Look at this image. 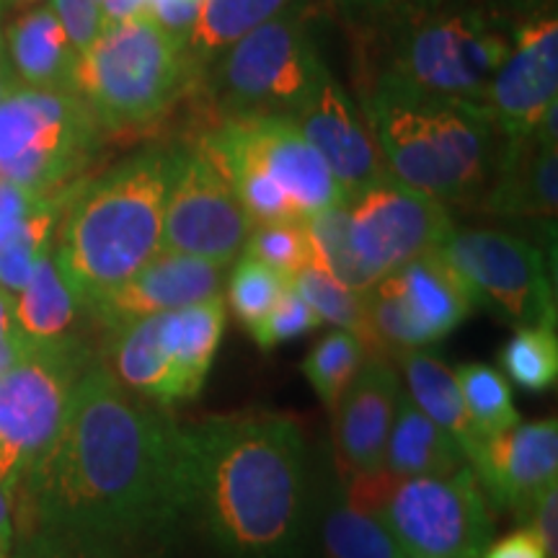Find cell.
Segmentation results:
<instances>
[{
	"label": "cell",
	"mask_w": 558,
	"mask_h": 558,
	"mask_svg": "<svg viewBox=\"0 0 558 558\" xmlns=\"http://www.w3.org/2000/svg\"><path fill=\"white\" fill-rule=\"evenodd\" d=\"M181 429L186 525L199 527L222 558H303L318 494L295 418L254 411Z\"/></svg>",
	"instance_id": "2"
},
{
	"label": "cell",
	"mask_w": 558,
	"mask_h": 558,
	"mask_svg": "<svg viewBox=\"0 0 558 558\" xmlns=\"http://www.w3.org/2000/svg\"><path fill=\"white\" fill-rule=\"evenodd\" d=\"M16 538V520H13V494L0 481V548L11 550Z\"/></svg>",
	"instance_id": "46"
},
{
	"label": "cell",
	"mask_w": 558,
	"mask_h": 558,
	"mask_svg": "<svg viewBox=\"0 0 558 558\" xmlns=\"http://www.w3.org/2000/svg\"><path fill=\"white\" fill-rule=\"evenodd\" d=\"M290 290V279L279 271L264 267L262 262L241 256L228 279V300L235 318L246 326H256Z\"/></svg>",
	"instance_id": "35"
},
{
	"label": "cell",
	"mask_w": 558,
	"mask_h": 558,
	"mask_svg": "<svg viewBox=\"0 0 558 558\" xmlns=\"http://www.w3.org/2000/svg\"><path fill=\"white\" fill-rule=\"evenodd\" d=\"M333 3L347 19L357 21L362 29H367V26L369 29H380L388 21L424 3V0H333Z\"/></svg>",
	"instance_id": "40"
},
{
	"label": "cell",
	"mask_w": 558,
	"mask_h": 558,
	"mask_svg": "<svg viewBox=\"0 0 558 558\" xmlns=\"http://www.w3.org/2000/svg\"><path fill=\"white\" fill-rule=\"evenodd\" d=\"M375 32H386L380 73L424 94L473 104H481L512 39L509 21L450 0H424Z\"/></svg>",
	"instance_id": "6"
},
{
	"label": "cell",
	"mask_w": 558,
	"mask_h": 558,
	"mask_svg": "<svg viewBox=\"0 0 558 558\" xmlns=\"http://www.w3.org/2000/svg\"><path fill=\"white\" fill-rule=\"evenodd\" d=\"M37 5H45V0H0V11L5 13H24L37 9Z\"/></svg>",
	"instance_id": "47"
},
{
	"label": "cell",
	"mask_w": 558,
	"mask_h": 558,
	"mask_svg": "<svg viewBox=\"0 0 558 558\" xmlns=\"http://www.w3.org/2000/svg\"><path fill=\"white\" fill-rule=\"evenodd\" d=\"M407 558H411V556H407Z\"/></svg>",
	"instance_id": "51"
},
{
	"label": "cell",
	"mask_w": 558,
	"mask_h": 558,
	"mask_svg": "<svg viewBox=\"0 0 558 558\" xmlns=\"http://www.w3.org/2000/svg\"><path fill=\"white\" fill-rule=\"evenodd\" d=\"M486 499L514 520L525 522L530 509L550 486H558V422H518L486 437L469 460Z\"/></svg>",
	"instance_id": "17"
},
{
	"label": "cell",
	"mask_w": 558,
	"mask_h": 558,
	"mask_svg": "<svg viewBox=\"0 0 558 558\" xmlns=\"http://www.w3.org/2000/svg\"><path fill=\"white\" fill-rule=\"evenodd\" d=\"M13 86H16V83H13L9 68H5V62H0V99H3Z\"/></svg>",
	"instance_id": "48"
},
{
	"label": "cell",
	"mask_w": 558,
	"mask_h": 558,
	"mask_svg": "<svg viewBox=\"0 0 558 558\" xmlns=\"http://www.w3.org/2000/svg\"><path fill=\"white\" fill-rule=\"evenodd\" d=\"M50 9L81 58L104 29L101 0H50Z\"/></svg>",
	"instance_id": "38"
},
{
	"label": "cell",
	"mask_w": 558,
	"mask_h": 558,
	"mask_svg": "<svg viewBox=\"0 0 558 558\" xmlns=\"http://www.w3.org/2000/svg\"><path fill=\"white\" fill-rule=\"evenodd\" d=\"M463 465H469V460L460 445L429 416H424L403 390L383 452V471L396 478H418L448 476Z\"/></svg>",
	"instance_id": "25"
},
{
	"label": "cell",
	"mask_w": 558,
	"mask_h": 558,
	"mask_svg": "<svg viewBox=\"0 0 558 558\" xmlns=\"http://www.w3.org/2000/svg\"><path fill=\"white\" fill-rule=\"evenodd\" d=\"M369 324L388 354L450 337L478 308L439 248L416 256L365 290Z\"/></svg>",
	"instance_id": "12"
},
{
	"label": "cell",
	"mask_w": 558,
	"mask_h": 558,
	"mask_svg": "<svg viewBox=\"0 0 558 558\" xmlns=\"http://www.w3.org/2000/svg\"><path fill=\"white\" fill-rule=\"evenodd\" d=\"M78 184V181H75ZM70 184L65 190L50 192L34 207V213L21 222V228L0 246V290L9 295H19L26 288L41 256L50 254L54 233H58L60 218L73 194Z\"/></svg>",
	"instance_id": "29"
},
{
	"label": "cell",
	"mask_w": 558,
	"mask_h": 558,
	"mask_svg": "<svg viewBox=\"0 0 558 558\" xmlns=\"http://www.w3.org/2000/svg\"><path fill=\"white\" fill-rule=\"evenodd\" d=\"M192 86L184 47L148 13L104 26L73 75L75 94L104 135L150 128Z\"/></svg>",
	"instance_id": "5"
},
{
	"label": "cell",
	"mask_w": 558,
	"mask_h": 558,
	"mask_svg": "<svg viewBox=\"0 0 558 558\" xmlns=\"http://www.w3.org/2000/svg\"><path fill=\"white\" fill-rule=\"evenodd\" d=\"M251 222L233 186L202 145H181L163 209L160 251L228 267L243 251Z\"/></svg>",
	"instance_id": "14"
},
{
	"label": "cell",
	"mask_w": 558,
	"mask_h": 558,
	"mask_svg": "<svg viewBox=\"0 0 558 558\" xmlns=\"http://www.w3.org/2000/svg\"><path fill=\"white\" fill-rule=\"evenodd\" d=\"M202 9H205V0H150L145 13L156 21L160 29L169 32L181 47H186V39H190Z\"/></svg>",
	"instance_id": "39"
},
{
	"label": "cell",
	"mask_w": 558,
	"mask_h": 558,
	"mask_svg": "<svg viewBox=\"0 0 558 558\" xmlns=\"http://www.w3.org/2000/svg\"><path fill=\"white\" fill-rule=\"evenodd\" d=\"M213 132L235 145L282 186L300 220L347 199L324 158L290 117H228L215 124Z\"/></svg>",
	"instance_id": "16"
},
{
	"label": "cell",
	"mask_w": 558,
	"mask_h": 558,
	"mask_svg": "<svg viewBox=\"0 0 558 558\" xmlns=\"http://www.w3.org/2000/svg\"><path fill=\"white\" fill-rule=\"evenodd\" d=\"M365 360L367 349L362 347V341L354 333L333 329L311 349L308 357L303 360V373L313 390H316L320 403L326 409H333Z\"/></svg>",
	"instance_id": "33"
},
{
	"label": "cell",
	"mask_w": 558,
	"mask_h": 558,
	"mask_svg": "<svg viewBox=\"0 0 558 558\" xmlns=\"http://www.w3.org/2000/svg\"><path fill=\"white\" fill-rule=\"evenodd\" d=\"M450 3L473 5V9L488 13V16L509 21V24H512V21L525 19L530 13L550 9L554 0H450Z\"/></svg>",
	"instance_id": "44"
},
{
	"label": "cell",
	"mask_w": 558,
	"mask_h": 558,
	"mask_svg": "<svg viewBox=\"0 0 558 558\" xmlns=\"http://www.w3.org/2000/svg\"><path fill=\"white\" fill-rule=\"evenodd\" d=\"M522 527L533 530L535 538L543 543L548 558H558V486H550L530 509Z\"/></svg>",
	"instance_id": "42"
},
{
	"label": "cell",
	"mask_w": 558,
	"mask_h": 558,
	"mask_svg": "<svg viewBox=\"0 0 558 558\" xmlns=\"http://www.w3.org/2000/svg\"><path fill=\"white\" fill-rule=\"evenodd\" d=\"M320 324H324V320L318 318V313L290 288L259 324L251 326L248 333L264 352H269V349H275L277 344H284V341L316 331Z\"/></svg>",
	"instance_id": "37"
},
{
	"label": "cell",
	"mask_w": 558,
	"mask_h": 558,
	"mask_svg": "<svg viewBox=\"0 0 558 558\" xmlns=\"http://www.w3.org/2000/svg\"><path fill=\"white\" fill-rule=\"evenodd\" d=\"M499 365L507 378L530 393L554 388L558 378L556 326H522L499 352Z\"/></svg>",
	"instance_id": "32"
},
{
	"label": "cell",
	"mask_w": 558,
	"mask_h": 558,
	"mask_svg": "<svg viewBox=\"0 0 558 558\" xmlns=\"http://www.w3.org/2000/svg\"><path fill=\"white\" fill-rule=\"evenodd\" d=\"M148 3L150 0H101L104 26L140 16V13L148 11Z\"/></svg>",
	"instance_id": "45"
},
{
	"label": "cell",
	"mask_w": 558,
	"mask_h": 558,
	"mask_svg": "<svg viewBox=\"0 0 558 558\" xmlns=\"http://www.w3.org/2000/svg\"><path fill=\"white\" fill-rule=\"evenodd\" d=\"M290 120L324 158L347 197L386 173L365 117L331 73H326L311 99Z\"/></svg>",
	"instance_id": "20"
},
{
	"label": "cell",
	"mask_w": 558,
	"mask_h": 558,
	"mask_svg": "<svg viewBox=\"0 0 558 558\" xmlns=\"http://www.w3.org/2000/svg\"><path fill=\"white\" fill-rule=\"evenodd\" d=\"M558 104L525 137L501 140L492 179L476 207L501 218L554 220L558 209Z\"/></svg>",
	"instance_id": "19"
},
{
	"label": "cell",
	"mask_w": 558,
	"mask_h": 558,
	"mask_svg": "<svg viewBox=\"0 0 558 558\" xmlns=\"http://www.w3.org/2000/svg\"><path fill=\"white\" fill-rule=\"evenodd\" d=\"M403 393L401 373L388 357H369L333 407V448L347 473L383 471L388 432Z\"/></svg>",
	"instance_id": "21"
},
{
	"label": "cell",
	"mask_w": 558,
	"mask_h": 558,
	"mask_svg": "<svg viewBox=\"0 0 558 558\" xmlns=\"http://www.w3.org/2000/svg\"><path fill=\"white\" fill-rule=\"evenodd\" d=\"M104 130L75 90L13 86L0 99V181L34 194L75 184Z\"/></svg>",
	"instance_id": "8"
},
{
	"label": "cell",
	"mask_w": 558,
	"mask_h": 558,
	"mask_svg": "<svg viewBox=\"0 0 558 558\" xmlns=\"http://www.w3.org/2000/svg\"><path fill=\"white\" fill-rule=\"evenodd\" d=\"M122 543L60 527L19 530L9 558H132Z\"/></svg>",
	"instance_id": "34"
},
{
	"label": "cell",
	"mask_w": 558,
	"mask_h": 558,
	"mask_svg": "<svg viewBox=\"0 0 558 558\" xmlns=\"http://www.w3.org/2000/svg\"><path fill=\"white\" fill-rule=\"evenodd\" d=\"M380 518L411 558H481L494 535L492 509L471 465L448 476L399 478Z\"/></svg>",
	"instance_id": "11"
},
{
	"label": "cell",
	"mask_w": 558,
	"mask_h": 558,
	"mask_svg": "<svg viewBox=\"0 0 558 558\" xmlns=\"http://www.w3.org/2000/svg\"><path fill=\"white\" fill-rule=\"evenodd\" d=\"M393 357L399 362L403 380H407V396L414 401V407L429 416L439 429L448 432L460 445L465 460H471L486 437L481 435L465 409L456 373L424 349H399Z\"/></svg>",
	"instance_id": "24"
},
{
	"label": "cell",
	"mask_w": 558,
	"mask_h": 558,
	"mask_svg": "<svg viewBox=\"0 0 558 558\" xmlns=\"http://www.w3.org/2000/svg\"><path fill=\"white\" fill-rule=\"evenodd\" d=\"M290 288L318 313L324 324H333L337 329L354 333L362 341V347L367 349L369 357H388V352L375 337L373 324H369L365 292L349 290L347 284L337 282L331 275L313 267V264L300 269L290 279Z\"/></svg>",
	"instance_id": "30"
},
{
	"label": "cell",
	"mask_w": 558,
	"mask_h": 558,
	"mask_svg": "<svg viewBox=\"0 0 558 558\" xmlns=\"http://www.w3.org/2000/svg\"><path fill=\"white\" fill-rule=\"evenodd\" d=\"M45 197L47 194H34L29 190H21V186L0 181V246L16 233L21 222L29 218L34 207Z\"/></svg>",
	"instance_id": "41"
},
{
	"label": "cell",
	"mask_w": 558,
	"mask_h": 558,
	"mask_svg": "<svg viewBox=\"0 0 558 558\" xmlns=\"http://www.w3.org/2000/svg\"><path fill=\"white\" fill-rule=\"evenodd\" d=\"M298 5L300 0H205V9H202L184 47L194 86H197L199 75L235 41L254 32L256 26L267 24L269 19L298 9Z\"/></svg>",
	"instance_id": "27"
},
{
	"label": "cell",
	"mask_w": 558,
	"mask_h": 558,
	"mask_svg": "<svg viewBox=\"0 0 558 558\" xmlns=\"http://www.w3.org/2000/svg\"><path fill=\"white\" fill-rule=\"evenodd\" d=\"M179 156L181 145L148 148L104 177L73 186L52 256L83 311L160 254L166 197Z\"/></svg>",
	"instance_id": "3"
},
{
	"label": "cell",
	"mask_w": 558,
	"mask_h": 558,
	"mask_svg": "<svg viewBox=\"0 0 558 558\" xmlns=\"http://www.w3.org/2000/svg\"><path fill=\"white\" fill-rule=\"evenodd\" d=\"M78 298L62 279L52 251L41 256L26 288L13 295V326L26 341H58L73 337V324L81 313Z\"/></svg>",
	"instance_id": "28"
},
{
	"label": "cell",
	"mask_w": 558,
	"mask_h": 558,
	"mask_svg": "<svg viewBox=\"0 0 558 558\" xmlns=\"http://www.w3.org/2000/svg\"><path fill=\"white\" fill-rule=\"evenodd\" d=\"M19 530L60 527L160 550L186 525L184 429L90 362L47 456L13 497Z\"/></svg>",
	"instance_id": "1"
},
{
	"label": "cell",
	"mask_w": 558,
	"mask_h": 558,
	"mask_svg": "<svg viewBox=\"0 0 558 558\" xmlns=\"http://www.w3.org/2000/svg\"><path fill=\"white\" fill-rule=\"evenodd\" d=\"M313 525L324 558H407L383 518L354 507L341 484L318 494Z\"/></svg>",
	"instance_id": "26"
},
{
	"label": "cell",
	"mask_w": 558,
	"mask_h": 558,
	"mask_svg": "<svg viewBox=\"0 0 558 558\" xmlns=\"http://www.w3.org/2000/svg\"><path fill=\"white\" fill-rule=\"evenodd\" d=\"M226 300H199L186 308L158 313V341L184 388L197 399L226 333Z\"/></svg>",
	"instance_id": "23"
},
{
	"label": "cell",
	"mask_w": 558,
	"mask_h": 558,
	"mask_svg": "<svg viewBox=\"0 0 558 558\" xmlns=\"http://www.w3.org/2000/svg\"><path fill=\"white\" fill-rule=\"evenodd\" d=\"M458 380V390L463 396L465 409L484 437L499 435L520 422L518 407L512 399V386L501 369L484 365V362H469L452 369Z\"/></svg>",
	"instance_id": "31"
},
{
	"label": "cell",
	"mask_w": 558,
	"mask_h": 558,
	"mask_svg": "<svg viewBox=\"0 0 558 558\" xmlns=\"http://www.w3.org/2000/svg\"><path fill=\"white\" fill-rule=\"evenodd\" d=\"M349 246L369 282L442 246L452 220L442 202L411 190L388 173L344 199Z\"/></svg>",
	"instance_id": "13"
},
{
	"label": "cell",
	"mask_w": 558,
	"mask_h": 558,
	"mask_svg": "<svg viewBox=\"0 0 558 558\" xmlns=\"http://www.w3.org/2000/svg\"><path fill=\"white\" fill-rule=\"evenodd\" d=\"M558 94V19L554 5L512 21L509 52L481 96L501 140L535 130Z\"/></svg>",
	"instance_id": "15"
},
{
	"label": "cell",
	"mask_w": 558,
	"mask_h": 558,
	"mask_svg": "<svg viewBox=\"0 0 558 558\" xmlns=\"http://www.w3.org/2000/svg\"><path fill=\"white\" fill-rule=\"evenodd\" d=\"M9 554H11V550H5V548H0V558H9Z\"/></svg>",
	"instance_id": "50"
},
{
	"label": "cell",
	"mask_w": 558,
	"mask_h": 558,
	"mask_svg": "<svg viewBox=\"0 0 558 558\" xmlns=\"http://www.w3.org/2000/svg\"><path fill=\"white\" fill-rule=\"evenodd\" d=\"M362 117L388 177L442 205H476L501 143L481 104L424 94L378 73L365 90Z\"/></svg>",
	"instance_id": "4"
},
{
	"label": "cell",
	"mask_w": 558,
	"mask_h": 558,
	"mask_svg": "<svg viewBox=\"0 0 558 558\" xmlns=\"http://www.w3.org/2000/svg\"><path fill=\"white\" fill-rule=\"evenodd\" d=\"M439 254L448 259L476 305L514 329L556 326V292L546 254L522 235L494 228H452Z\"/></svg>",
	"instance_id": "10"
},
{
	"label": "cell",
	"mask_w": 558,
	"mask_h": 558,
	"mask_svg": "<svg viewBox=\"0 0 558 558\" xmlns=\"http://www.w3.org/2000/svg\"><path fill=\"white\" fill-rule=\"evenodd\" d=\"M243 256L292 279L311 264V239L305 220L254 226L243 243Z\"/></svg>",
	"instance_id": "36"
},
{
	"label": "cell",
	"mask_w": 558,
	"mask_h": 558,
	"mask_svg": "<svg viewBox=\"0 0 558 558\" xmlns=\"http://www.w3.org/2000/svg\"><path fill=\"white\" fill-rule=\"evenodd\" d=\"M3 62L16 86L75 90L73 75L78 52L73 50L50 5L19 13L9 29H3Z\"/></svg>",
	"instance_id": "22"
},
{
	"label": "cell",
	"mask_w": 558,
	"mask_h": 558,
	"mask_svg": "<svg viewBox=\"0 0 558 558\" xmlns=\"http://www.w3.org/2000/svg\"><path fill=\"white\" fill-rule=\"evenodd\" d=\"M326 73L329 68L320 60L298 5L235 41L199 81H205L220 120L292 117L311 99Z\"/></svg>",
	"instance_id": "7"
},
{
	"label": "cell",
	"mask_w": 558,
	"mask_h": 558,
	"mask_svg": "<svg viewBox=\"0 0 558 558\" xmlns=\"http://www.w3.org/2000/svg\"><path fill=\"white\" fill-rule=\"evenodd\" d=\"M481 558H548V554L533 530L520 527L497 543H488Z\"/></svg>",
	"instance_id": "43"
},
{
	"label": "cell",
	"mask_w": 558,
	"mask_h": 558,
	"mask_svg": "<svg viewBox=\"0 0 558 558\" xmlns=\"http://www.w3.org/2000/svg\"><path fill=\"white\" fill-rule=\"evenodd\" d=\"M226 267L197 256L160 251L128 282L96 300L86 313L104 329V337L135 320L186 308L199 300L220 295Z\"/></svg>",
	"instance_id": "18"
},
{
	"label": "cell",
	"mask_w": 558,
	"mask_h": 558,
	"mask_svg": "<svg viewBox=\"0 0 558 558\" xmlns=\"http://www.w3.org/2000/svg\"><path fill=\"white\" fill-rule=\"evenodd\" d=\"M0 62H3V11H0Z\"/></svg>",
	"instance_id": "49"
},
{
	"label": "cell",
	"mask_w": 558,
	"mask_h": 558,
	"mask_svg": "<svg viewBox=\"0 0 558 558\" xmlns=\"http://www.w3.org/2000/svg\"><path fill=\"white\" fill-rule=\"evenodd\" d=\"M96 360L86 341H29L0 375V481L16 497L58 439L83 373Z\"/></svg>",
	"instance_id": "9"
}]
</instances>
